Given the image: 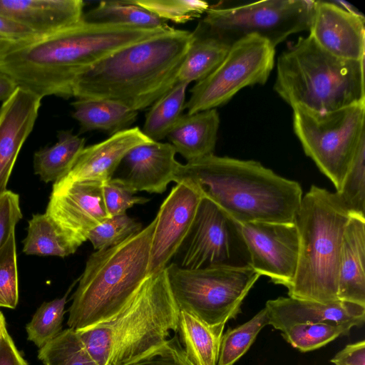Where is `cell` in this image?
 <instances>
[{
  "mask_svg": "<svg viewBox=\"0 0 365 365\" xmlns=\"http://www.w3.org/2000/svg\"><path fill=\"white\" fill-rule=\"evenodd\" d=\"M182 246V268L251 267L240 223L205 197Z\"/></svg>",
  "mask_w": 365,
  "mask_h": 365,
  "instance_id": "cell-12",
  "label": "cell"
},
{
  "mask_svg": "<svg viewBox=\"0 0 365 365\" xmlns=\"http://www.w3.org/2000/svg\"><path fill=\"white\" fill-rule=\"evenodd\" d=\"M6 327V322L3 314L0 312V336L4 328Z\"/></svg>",
  "mask_w": 365,
  "mask_h": 365,
  "instance_id": "cell-47",
  "label": "cell"
},
{
  "mask_svg": "<svg viewBox=\"0 0 365 365\" xmlns=\"http://www.w3.org/2000/svg\"><path fill=\"white\" fill-rule=\"evenodd\" d=\"M155 217L120 244L92 253L68 310V328L80 331L116 315L148 276Z\"/></svg>",
  "mask_w": 365,
  "mask_h": 365,
  "instance_id": "cell-5",
  "label": "cell"
},
{
  "mask_svg": "<svg viewBox=\"0 0 365 365\" xmlns=\"http://www.w3.org/2000/svg\"><path fill=\"white\" fill-rule=\"evenodd\" d=\"M269 324L266 308L246 323L222 334L217 365H233L250 349L261 329Z\"/></svg>",
  "mask_w": 365,
  "mask_h": 365,
  "instance_id": "cell-32",
  "label": "cell"
},
{
  "mask_svg": "<svg viewBox=\"0 0 365 365\" xmlns=\"http://www.w3.org/2000/svg\"><path fill=\"white\" fill-rule=\"evenodd\" d=\"M334 365H365L364 340L346 345L331 359Z\"/></svg>",
  "mask_w": 365,
  "mask_h": 365,
  "instance_id": "cell-43",
  "label": "cell"
},
{
  "mask_svg": "<svg viewBox=\"0 0 365 365\" xmlns=\"http://www.w3.org/2000/svg\"><path fill=\"white\" fill-rule=\"evenodd\" d=\"M152 141L138 127L113 134L100 143L85 147L68 174L53 185L110 181L129 150Z\"/></svg>",
  "mask_w": 365,
  "mask_h": 365,
  "instance_id": "cell-18",
  "label": "cell"
},
{
  "mask_svg": "<svg viewBox=\"0 0 365 365\" xmlns=\"http://www.w3.org/2000/svg\"><path fill=\"white\" fill-rule=\"evenodd\" d=\"M275 47L257 36L233 43L221 63L190 90L188 114L216 109L243 88L264 85L274 68Z\"/></svg>",
  "mask_w": 365,
  "mask_h": 365,
  "instance_id": "cell-11",
  "label": "cell"
},
{
  "mask_svg": "<svg viewBox=\"0 0 365 365\" xmlns=\"http://www.w3.org/2000/svg\"><path fill=\"white\" fill-rule=\"evenodd\" d=\"M75 283L65 295L43 302L36 311L26 326L28 340L41 349L62 331L67 297Z\"/></svg>",
  "mask_w": 365,
  "mask_h": 365,
  "instance_id": "cell-33",
  "label": "cell"
},
{
  "mask_svg": "<svg viewBox=\"0 0 365 365\" xmlns=\"http://www.w3.org/2000/svg\"><path fill=\"white\" fill-rule=\"evenodd\" d=\"M365 217L350 215L340 251L337 298L365 307Z\"/></svg>",
  "mask_w": 365,
  "mask_h": 365,
  "instance_id": "cell-22",
  "label": "cell"
},
{
  "mask_svg": "<svg viewBox=\"0 0 365 365\" xmlns=\"http://www.w3.org/2000/svg\"><path fill=\"white\" fill-rule=\"evenodd\" d=\"M38 358L43 365H98L78 331L67 328L39 349Z\"/></svg>",
  "mask_w": 365,
  "mask_h": 365,
  "instance_id": "cell-31",
  "label": "cell"
},
{
  "mask_svg": "<svg viewBox=\"0 0 365 365\" xmlns=\"http://www.w3.org/2000/svg\"><path fill=\"white\" fill-rule=\"evenodd\" d=\"M101 182L53 185L46 214L78 248L96 227L110 217L104 203Z\"/></svg>",
  "mask_w": 365,
  "mask_h": 365,
  "instance_id": "cell-15",
  "label": "cell"
},
{
  "mask_svg": "<svg viewBox=\"0 0 365 365\" xmlns=\"http://www.w3.org/2000/svg\"><path fill=\"white\" fill-rule=\"evenodd\" d=\"M167 21L184 24L200 17L210 8L209 4L200 0H131Z\"/></svg>",
  "mask_w": 365,
  "mask_h": 365,
  "instance_id": "cell-37",
  "label": "cell"
},
{
  "mask_svg": "<svg viewBox=\"0 0 365 365\" xmlns=\"http://www.w3.org/2000/svg\"><path fill=\"white\" fill-rule=\"evenodd\" d=\"M83 19L96 24L135 26L148 29H169L166 21L131 1H104L83 14Z\"/></svg>",
  "mask_w": 365,
  "mask_h": 365,
  "instance_id": "cell-29",
  "label": "cell"
},
{
  "mask_svg": "<svg viewBox=\"0 0 365 365\" xmlns=\"http://www.w3.org/2000/svg\"><path fill=\"white\" fill-rule=\"evenodd\" d=\"M188 85L187 83L178 81L152 105L146 114L142 130L149 139L160 142L167 138L185 108Z\"/></svg>",
  "mask_w": 365,
  "mask_h": 365,
  "instance_id": "cell-30",
  "label": "cell"
},
{
  "mask_svg": "<svg viewBox=\"0 0 365 365\" xmlns=\"http://www.w3.org/2000/svg\"><path fill=\"white\" fill-rule=\"evenodd\" d=\"M21 218L19 195L6 190L0 195V249L14 233L15 226Z\"/></svg>",
  "mask_w": 365,
  "mask_h": 365,
  "instance_id": "cell-41",
  "label": "cell"
},
{
  "mask_svg": "<svg viewBox=\"0 0 365 365\" xmlns=\"http://www.w3.org/2000/svg\"><path fill=\"white\" fill-rule=\"evenodd\" d=\"M176 151L170 143L152 141L137 145L128 152L120 164L123 175L111 181L135 193H163L174 182L181 163L175 159Z\"/></svg>",
  "mask_w": 365,
  "mask_h": 365,
  "instance_id": "cell-17",
  "label": "cell"
},
{
  "mask_svg": "<svg viewBox=\"0 0 365 365\" xmlns=\"http://www.w3.org/2000/svg\"><path fill=\"white\" fill-rule=\"evenodd\" d=\"M179 313L165 267L148 275L113 318L78 333L98 365H126L165 343Z\"/></svg>",
  "mask_w": 365,
  "mask_h": 365,
  "instance_id": "cell-4",
  "label": "cell"
},
{
  "mask_svg": "<svg viewBox=\"0 0 365 365\" xmlns=\"http://www.w3.org/2000/svg\"><path fill=\"white\" fill-rule=\"evenodd\" d=\"M16 88L15 82L7 75L0 72V101L8 99Z\"/></svg>",
  "mask_w": 365,
  "mask_h": 365,
  "instance_id": "cell-45",
  "label": "cell"
},
{
  "mask_svg": "<svg viewBox=\"0 0 365 365\" xmlns=\"http://www.w3.org/2000/svg\"><path fill=\"white\" fill-rule=\"evenodd\" d=\"M314 4L312 0H267L210 6L198 26L230 46L257 36L276 47L289 36L309 31Z\"/></svg>",
  "mask_w": 365,
  "mask_h": 365,
  "instance_id": "cell-10",
  "label": "cell"
},
{
  "mask_svg": "<svg viewBox=\"0 0 365 365\" xmlns=\"http://www.w3.org/2000/svg\"><path fill=\"white\" fill-rule=\"evenodd\" d=\"M84 148L83 138L68 130L58 132L56 143L34 153L35 174L45 182H55L61 180L73 168Z\"/></svg>",
  "mask_w": 365,
  "mask_h": 365,
  "instance_id": "cell-27",
  "label": "cell"
},
{
  "mask_svg": "<svg viewBox=\"0 0 365 365\" xmlns=\"http://www.w3.org/2000/svg\"><path fill=\"white\" fill-rule=\"evenodd\" d=\"M350 215L336 192L312 185L302 197L294 219L299 256L289 297L322 303L339 300V256Z\"/></svg>",
  "mask_w": 365,
  "mask_h": 365,
  "instance_id": "cell-7",
  "label": "cell"
},
{
  "mask_svg": "<svg viewBox=\"0 0 365 365\" xmlns=\"http://www.w3.org/2000/svg\"><path fill=\"white\" fill-rule=\"evenodd\" d=\"M38 36L30 29L0 14V46L17 45Z\"/></svg>",
  "mask_w": 365,
  "mask_h": 365,
  "instance_id": "cell-42",
  "label": "cell"
},
{
  "mask_svg": "<svg viewBox=\"0 0 365 365\" xmlns=\"http://www.w3.org/2000/svg\"><path fill=\"white\" fill-rule=\"evenodd\" d=\"M365 140H362L336 191L351 215L365 217Z\"/></svg>",
  "mask_w": 365,
  "mask_h": 365,
  "instance_id": "cell-34",
  "label": "cell"
},
{
  "mask_svg": "<svg viewBox=\"0 0 365 365\" xmlns=\"http://www.w3.org/2000/svg\"><path fill=\"white\" fill-rule=\"evenodd\" d=\"M350 329L330 323L297 324L282 331V336L293 347L306 352L319 349L341 335L349 334Z\"/></svg>",
  "mask_w": 365,
  "mask_h": 365,
  "instance_id": "cell-35",
  "label": "cell"
},
{
  "mask_svg": "<svg viewBox=\"0 0 365 365\" xmlns=\"http://www.w3.org/2000/svg\"><path fill=\"white\" fill-rule=\"evenodd\" d=\"M331 1L347 12L356 15H362L352 4L347 1L339 0H331Z\"/></svg>",
  "mask_w": 365,
  "mask_h": 365,
  "instance_id": "cell-46",
  "label": "cell"
},
{
  "mask_svg": "<svg viewBox=\"0 0 365 365\" xmlns=\"http://www.w3.org/2000/svg\"><path fill=\"white\" fill-rule=\"evenodd\" d=\"M269 325L281 331L297 324L330 323L351 329L361 326L365 307L346 301L330 303L278 297L266 302Z\"/></svg>",
  "mask_w": 365,
  "mask_h": 365,
  "instance_id": "cell-19",
  "label": "cell"
},
{
  "mask_svg": "<svg viewBox=\"0 0 365 365\" xmlns=\"http://www.w3.org/2000/svg\"><path fill=\"white\" fill-rule=\"evenodd\" d=\"M81 0H0V14L45 36L83 19Z\"/></svg>",
  "mask_w": 365,
  "mask_h": 365,
  "instance_id": "cell-21",
  "label": "cell"
},
{
  "mask_svg": "<svg viewBox=\"0 0 365 365\" xmlns=\"http://www.w3.org/2000/svg\"><path fill=\"white\" fill-rule=\"evenodd\" d=\"M166 271L179 309L213 326L225 325L237 317L242 301L260 277L252 267L191 269L171 263Z\"/></svg>",
  "mask_w": 365,
  "mask_h": 365,
  "instance_id": "cell-9",
  "label": "cell"
},
{
  "mask_svg": "<svg viewBox=\"0 0 365 365\" xmlns=\"http://www.w3.org/2000/svg\"><path fill=\"white\" fill-rule=\"evenodd\" d=\"M41 99L17 87L0 108V195L7 190L19 153L34 127Z\"/></svg>",
  "mask_w": 365,
  "mask_h": 365,
  "instance_id": "cell-20",
  "label": "cell"
},
{
  "mask_svg": "<svg viewBox=\"0 0 365 365\" xmlns=\"http://www.w3.org/2000/svg\"><path fill=\"white\" fill-rule=\"evenodd\" d=\"M171 28V27H170ZM169 29L96 24L72 26L0 51V72L41 98L72 97L76 78L113 52Z\"/></svg>",
  "mask_w": 365,
  "mask_h": 365,
  "instance_id": "cell-1",
  "label": "cell"
},
{
  "mask_svg": "<svg viewBox=\"0 0 365 365\" xmlns=\"http://www.w3.org/2000/svg\"><path fill=\"white\" fill-rule=\"evenodd\" d=\"M19 302L15 234L0 249V307L14 309Z\"/></svg>",
  "mask_w": 365,
  "mask_h": 365,
  "instance_id": "cell-38",
  "label": "cell"
},
{
  "mask_svg": "<svg viewBox=\"0 0 365 365\" xmlns=\"http://www.w3.org/2000/svg\"><path fill=\"white\" fill-rule=\"evenodd\" d=\"M225 325H210L193 314L180 310L178 329L182 347L194 365H217Z\"/></svg>",
  "mask_w": 365,
  "mask_h": 365,
  "instance_id": "cell-25",
  "label": "cell"
},
{
  "mask_svg": "<svg viewBox=\"0 0 365 365\" xmlns=\"http://www.w3.org/2000/svg\"><path fill=\"white\" fill-rule=\"evenodd\" d=\"M274 89L292 108L317 112L365 103L364 59L339 58L300 36L277 58Z\"/></svg>",
  "mask_w": 365,
  "mask_h": 365,
  "instance_id": "cell-6",
  "label": "cell"
},
{
  "mask_svg": "<svg viewBox=\"0 0 365 365\" xmlns=\"http://www.w3.org/2000/svg\"><path fill=\"white\" fill-rule=\"evenodd\" d=\"M203 195L192 182L176 183L155 217L150 244L148 275L165 269L180 250L192 227Z\"/></svg>",
  "mask_w": 365,
  "mask_h": 365,
  "instance_id": "cell-14",
  "label": "cell"
},
{
  "mask_svg": "<svg viewBox=\"0 0 365 365\" xmlns=\"http://www.w3.org/2000/svg\"><path fill=\"white\" fill-rule=\"evenodd\" d=\"M193 183L240 224L294 222L302 200L300 185L260 163L214 154L181 164L175 182Z\"/></svg>",
  "mask_w": 365,
  "mask_h": 365,
  "instance_id": "cell-3",
  "label": "cell"
},
{
  "mask_svg": "<svg viewBox=\"0 0 365 365\" xmlns=\"http://www.w3.org/2000/svg\"><path fill=\"white\" fill-rule=\"evenodd\" d=\"M126 365H194L187 357L178 336L162 346Z\"/></svg>",
  "mask_w": 365,
  "mask_h": 365,
  "instance_id": "cell-39",
  "label": "cell"
},
{
  "mask_svg": "<svg viewBox=\"0 0 365 365\" xmlns=\"http://www.w3.org/2000/svg\"><path fill=\"white\" fill-rule=\"evenodd\" d=\"M23 244L26 255L39 256L65 257L78 249L46 213L32 216Z\"/></svg>",
  "mask_w": 365,
  "mask_h": 365,
  "instance_id": "cell-28",
  "label": "cell"
},
{
  "mask_svg": "<svg viewBox=\"0 0 365 365\" xmlns=\"http://www.w3.org/2000/svg\"><path fill=\"white\" fill-rule=\"evenodd\" d=\"M292 109L294 132L305 154L338 190L361 142L365 140V103L330 112L301 106Z\"/></svg>",
  "mask_w": 365,
  "mask_h": 365,
  "instance_id": "cell-8",
  "label": "cell"
},
{
  "mask_svg": "<svg viewBox=\"0 0 365 365\" xmlns=\"http://www.w3.org/2000/svg\"><path fill=\"white\" fill-rule=\"evenodd\" d=\"M250 266L275 284L291 286L299 256V235L294 222H252L240 224Z\"/></svg>",
  "mask_w": 365,
  "mask_h": 365,
  "instance_id": "cell-13",
  "label": "cell"
},
{
  "mask_svg": "<svg viewBox=\"0 0 365 365\" xmlns=\"http://www.w3.org/2000/svg\"><path fill=\"white\" fill-rule=\"evenodd\" d=\"M0 365H28L16 347L6 327L0 336Z\"/></svg>",
  "mask_w": 365,
  "mask_h": 365,
  "instance_id": "cell-44",
  "label": "cell"
},
{
  "mask_svg": "<svg viewBox=\"0 0 365 365\" xmlns=\"http://www.w3.org/2000/svg\"><path fill=\"white\" fill-rule=\"evenodd\" d=\"M142 229L141 223L125 213L106 219L90 232L88 240L96 251L103 250L120 244Z\"/></svg>",
  "mask_w": 365,
  "mask_h": 365,
  "instance_id": "cell-36",
  "label": "cell"
},
{
  "mask_svg": "<svg viewBox=\"0 0 365 365\" xmlns=\"http://www.w3.org/2000/svg\"><path fill=\"white\" fill-rule=\"evenodd\" d=\"M102 189L104 203L110 217L125 214L133 205L149 201L143 197L135 196V193L111 180L103 182Z\"/></svg>",
  "mask_w": 365,
  "mask_h": 365,
  "instance_id": "cell-40",
  "label": "cell"
},
{
  "mask_svg": "<svg viewBox=\"0 0 365 365\" xmlns=\"http://www.w3.org/2000/svg\"><path fill=\"white\" fill-rule=\"evenodd\" d=\"M309 36L324 51L342 59L365 57V18L342 9L331 0L314 1Z\"/></svg>",
  "mask_w": 365,
  "mask_h": 365,
  "instance_id": "cell-16",
  "label": "cell"
},
{
  "mask_svg": "<svg viewBox=\"0 0 365 365\" xmlns=\"http://www.w3.org/2000/svg\"><path fill=\"white\" fill-rule=\"evenodd\" d=\"M178 73V81L199 82L209 76L224 60L229 45L197 26Z\"/></svg>",
  "mask_w": 365,
  "mask_h": 365,
  "instance_id": "cell-26",
  "label": "cell"
},
{
  "mask_svg": "<svg viewBox=\"0 0 365 365\" xmlns=\"http://www.w3.org/2000/svg\"><path fill=\"white\" fill-rule=\"evenodd\" d=\"M5 46H0V51L4 48Z\"/></svg>",
  "mask_w": 365,
  "mask_h": 365,
  "instance_id": "cell-48",
  "label": "cell"
},
{
  "mask_svg": "<svg viewBox=\"0 0 365 365\" xmlns=\"http://www.w3.org/2000/svg\"><path fill=\"white\" fill-rule=\"evenodd\" d=\"M72 106L81 132L103 130L111 135L129 128L138 115L137 110L109 99H76Z\"/></svg>",
  "mask_w": 365,
  "mask_h": 365,
  "instance_id": "cell-24",
  "label": "cell"
},
{
  "mask_svg": "<svg viewBox=\"0 0 365 365\" xmlns=\"http://www.w3.org/2000/svg\"><path fill=\"white\" fill-rule=\"evenodd\" d=\"M192 39V32L171 27L121 48L81 73L72 97L113 100L137 111L149 107L178 81Z\"/></svg>",
  "mask_w": 365,
  "mask_h": 365,
  "instance_id": "cell-2",
  "label": "cell"
},
{
  "mask_svg": "<svg viewBox=\"0 0 365 365\" xmlns=\"http://www.w3.org/2000/svg\"><path fill=\"white\" fill-rule=\"evenodd\" d=\"M220 126L217 109L182 115L167 138L187 162L214 154Z\"/></svg>",
  "mask_w": 365,
  "mask_h": 365,
  "instance_id": "cell-23",
  "label": "cell"
}]
</instances>
